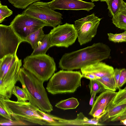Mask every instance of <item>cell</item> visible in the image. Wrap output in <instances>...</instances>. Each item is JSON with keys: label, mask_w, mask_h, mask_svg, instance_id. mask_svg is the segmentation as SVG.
<instances>
[{"label": "cell", "mask_w": 126, "mask_h": 126, "mask_svg": "<svg viewBox=\"0 0 126 126\" xmlns=\"http://www.w3.org/2000/svg\"><path fill=\"white\" fill-rule=\"evenodd\" d=\"M101 83L105 90L115 91L116 89L113 76H105L96 79Z\"/></svg>", "instance_id": "obj_22"}, {"label": "cell", "mask_w": 126, "mask_h": 126, "mask_svg": "<svg viewBox=\"0 0 126 126\" xmlns=\"http://www.w3.org/2000/svg\"><path fill=\"white\" fill-rule=\"evenodd\" d=\"M92 2L94 1H97L99 0H90Z\"/></svg>", "instance_id": "obj_39"}, {"label": "cell", "mask_w": 126, "mask_h": 126, "mask_svg": "<svg viewBox=\"0 0 126 126\" xmlns=\"http://www.w3.org/2000/svg\"><path fill=\"white\" fill-rule=\"evenodd\" d=\"M122 10L125 11L126 12V2H124L123 7Z\"/></svg>", "instance_id": "obj_37"}, {"label": "cell", "mask_w": 126, "mask_h": 126, "mask_svg": "<svg viewBox=\"0 0 126 126\" xmlns=\"http://www.w3.org/2000/svg\"><path fill=\"white\" fill-rule=\"evenodd\" d=\"M119 90L113 100L112 106L126 103V90L121 88Z\"/></svg>", "instance_id": "obj_27"}, {"label": "cell", "mask_w": 126, "mask_h": 126, "mask_svg": "<svg viewBox=\"0 0 126 126\" xmlns=\"http://www.w3.org/2000/svg\"><path fill=\"white\" fill-rule=\"evenodd\" d=\"M109 108L104 106H101L95 111L92 116L94 118L99 119L105 113Z\"/></svg>", "instance_id": "obj_32"}, {"label": "cell", "mask_w": 126, "mask_h": 126, "mask_svg": "<svg viewBox=\"0 0 126 126\" xmlns=\"http://www.w3.org/2000/svg\"><path fill=\"white\" fill-rule=\"evenodd\" d=\"M101 1H105L106 2L107 0H99Z\"/></svg>", "instance_id": "obj_40"}, {"label": "cell", "mask_w": 126, "mask_h": 126, "mask_svg": "<svg viewBox=\"0 0 126 126\" xmlns=\"http://www.w3.org/2000/svg\"><path fill=\"white\" fill-rule=\"evenodd\" d=\"M79 104L78 99L72 97L61 100L56 104L55 106L60 109L65 110L75 109Z\"/></svg>", "instance_id": "obj_19"}, {"label": "cell", "mask_w": 126, "mask_h": 126, "mask_svg": "<svg viewBox=\"0 0 126 126\" xmlns=\"http://www.w3.org/2000/svg\"><path fill=\"white\" fill-rule=\"evenodd\" d=\"M88 86L90 94L93 92L97 94L105 90L102 84L96 79L90 80Z\"/></svg>", "instance_id": "obj_25"}, {"label": "cell", "mask_w": 126, "mask_h": 126, "mask_svg": "<svg viewBox=\"0 0 126 126\" xmlns=\"http://www.w3.org/2000/svg\"><path fill=\"white\" fill-rule=\"evenodd\" d=\"M121 69L116 68L114 69L113 77L115 81L116 89H118V83Z\"/></svg>", "instance_id": "obj_34"}, {"label": "cell", "mask_w": 126, "mask_h": 126, "mask_svg": "<svg viewBox=\"0 0 126 126\" xmlns=\"http://www.w3.org/2000/svg\"><path fill=\"white\" fill-rule=\"evenodd\" d=\"M21 59L14 56L0 77V96L10 99L13 94L14 87L18 81L22 65Z\"/></svg>", "instance_id": "obj_6"}, {"label": "cell", "mask_w": 126, "mask_h": 126, "mask_svg": "<svg viewBox=\"0 0 126 126\" xmlns=\"http://www.w3.org/2000/svg\"><path fill=\"white\" fill-rule=\"evenodd\" d=\"M112 22L115 26L121 29L126 30V12L122 10L112 17Z\"/></svg>", "instance_id": "obj_21"}, {"label": "cell", "mask_w": 126, "mask_h": 126, "mask_svg": "<svg viewBox=\"0 0 126 126\" xmlns=\"http://www.w3.org/2000/svg\"><path fill=\"white\" fill-rule=\"evenodd\" d=\"M123 89L124 90H126V86Z\"/></svg>", "instance_id": "obj_41"}, {"label": "cell", "mask_w": 126, "mask_h": 126, "mask_svg": "<svg viewBox=\"0 0 126 126\" xmlns=\"http://www.w3.org/2000/svg\"><path fill=\"white\" fill-rule=\"evenodd\" d=\"M22 13L41 20L53 28L62 23V15L51 9L48 2L38 1L33 3Z\"/></svg>", "instance_id": "obj_7"}, {"label": "cell", "mask_w": 126, "mask_h": 126, "mask_svg": "<svg viewBox=\"0 0 126 126\" xmlns=\"http://www.w3.org/2000/svg\"><path fill=\"white\" fill-rule=\"evenodd\" d=\"M111 49L107 45L102 43H94L85 48L66 53L59 62V67L62 70H73L108 58Z\"/></svg>", "instance_id": "obj_1"}, {"label": "cell", "mask_w": 126, "mask_h": 126, "mask_svg": "<svg viewBox=\"0 0 126 126\" xmlns=\"http://www.w3.org/2000/svg\"><path fill=\"white\" fill-rule=\"evenodd\" d=\"M58 121L57 126H104L99 122V119L96 118L89 119L82 112L78 114L77 117L72 120H67L56 116Z\"/></svg>", "instance_id": "obj_15"}, {"label": "cell", "mask_w": 126, "mask_h": 126, "mask_svg": "<svg viewBox=\"0 0 126 126\" xmlns=\"http://www.w3.org/2000/svg\"><path fill=\"white\" fill-rule=\"evenodd\" d=\"M43 27L40 29L28 35L26 38V42L30 44L34 50L38 46L45 34L43 30Z\"/></svg>", "instance_id": "obj_17"}, {"label": "cell", "mask_w": 126, "mask_h": 126, "mask_svg": "<svg viewBox=\"0 0 126 126\" xmlns=\"http://www.w3.org/2000/svg\"><path fill=\"white\" fill-rule=\"evenodd\" d=\"M82 78L79 71L60 70L54 73L49 79L46 89L53 95L73 93L81 86Z\"/></svg>", "instance_id": "obj_3"}, {"label": "cell", "mask_w": 126, "mask_h": 126, "mask_svg": "<svg viewBox=\"0 0 126 126\" xmlns=\"http://www.w3.org/2000/svg\"><path fill=\"white\" fill-rule=\"evenodd\" d=\"M12 94L17 97L18 101H26L29 100L27 94L23 89L19 87L15 86L12 91Z\"/></svg>", "instance_id": "obj_24"}, {"label": "cell", "mask_w": 126, "mask_h": 126, "mask_svg": "<svg viewBox=\"0 0 126 126\" xmlns=\"http://www.w3.org/2000/svg\"><path fill=\"white\" fill-rule=\"evenodd\" d=\"M117 92L105 90L97 96L89 113L92 116L95 111L100 107L104 106L109 107L111 105Z\"/></svg>", "instance_id": "obj_16"}, {"label": "cell", "mask_w": 126, "mask_h": 126, "mask_svg": "<svg viewBox=\"0 0 126 126\" xmlns=\"http://www.w3.org/2000/svg\"><path fill=\"white\" fill-rule=\"evenodd\" d=\"M14 56L12 55H8L0 59V77L2 75L6 68Z\"/></svg>", "instance_id": "obj_29"}, {"label": "cell", "mask_w": 126, "mask_h": 126, "mask_svg": "<svg viewBox=\"0 0 126 126\" xmlns=\"http://www.w3.org/2000/svg\"><path fill=\"white\" fill-rule=\"evenodd\" d=\"M51 47L49 33L45 34L39 43L38 46L33 50L31 56L46 54V52Z\"/></svg>", "instance_id": "obj_18"}, {"label": "cell", "mask_w": 126, "mask_h": 126, "mask_svg": "<svg viewBox=\"0 0 126 126\" xmlns=\"http://www.w3.org/2000/svg\"><path fill=\"white\" fill-rule=\"evenodd\" d=\"M114 69L111 66L102 62H99L81 68V73H88L97 79L105 76H113Z\"/></svg>", "instance_id": "obj_13"}, {"label": "cell", "mask_w": 126, "mask_h": 126, "mask_svg": "<svg viewBox=\"0 0 126 126\" xmlns=\"http://www.w3.org/2000/svg\"><path fill=\"white\" fill-rule=\"evenodd\" d=\"M126 118V103L111 105L99 120V122L120 121Z\"/></svg>", "instance_id": "obj_14"}, {"label": "cell", "mask_w": 126, "mask_h": 126, "mask_svg": "<svg viewBox=\"0 0 126 126\" xmlns=\"http://www.w3.org/2000/svg\"><path fill=\"white\" fill-rule=\"evenodd\" d=\"M106 2L112 17L122 10L124 2L123 0H107Z\"/></svg>", "instance_id": "obj_20"}, {"label": "cell", "mask_w": 126, "mask_h": 126, "mask_svg": "<svg viewBox=\"0 0 126 126\" xmlns=\"http://www.w3.org/2000/svg\"><path fill=\"white\" fill-rule=\"evenodd\" d=\"M18 81L29 98V102L45 112L49 113L53 107L43 85L40 80L23 67L21 68Z\"/></svg>", "instance_id": "obj_2"}, {"label": "cell", "mask_w": 126, "mask_h": 126, "mask_svg": "<svg viewBox=\"0 0 126 126\" xmlns=\"http://www.w3.org/2000/svg\"><path fill=\"white\" fill-rule=\"evenodd\" d=\"M5 19L1 15H0V23H1Z\"/></svg>", "instance_id": "obj_38"}, {"label": "cell", "mask_w": 126, "mask_h": 126, "mask_svg": "<svg viewBox=\"0 0 126 126\" xmlns=\"http://www.w3.org/2000/svg\"><path fill=\"white\" fill-rule=\"evenodd\" d=\"M41 0H8L9 2L15 7L25 9L29 6L35 2Z\"/></svg>", "instance_id": "obj_23"}, {"label": "cell", "mask_w": 126, "mask_h": 126, "mask_svg": "<svg viewBox=\"0 0 126 126\" xmlns=\"http://www.w3.org/2000/svg\"><path fill=\"white\" fill-rule=\"evenodd\" d=\"M23 66L44 82L49 79L56 70L54 59L46 54L27 56L24 59Z\"/></svg>", "instance_id": "obj_5"}, {"label": "cell", "mask_w": 126, "mask_h": 126, "mask_svg": "<svg viewBox=\"0 0 126 126\" xmlns=\"http://www.w3.org/2000/svg\"><path fill=\"white\" fill-rule=\"evenodd\" d=\"M24 41L17 34L10 25L0 24V59L8 55H16L19 45Z\"/></svg>", "instance_id": "obj_11"}, {"label": "cell", "mask_w": 126, "mask_h": 126, "mask_svg": "<svg viewBox=\"0 0 126 126\" xmlns=\"http://www.w3.org/2000/svg\"><path fill=\"white\" fill-rule=\"evenodd\" d=\"M94 92H93L91 94V97L89 101V105L92 107L94 102V99L96 94Z\"/></svg>", "instance_id": "obj_35"}, {"label": "cell", "mask_w": 126, "mask_h": 126, "mask_svg": "<svg viewBox=\"0 0 126 126\" xmlns=\"http://www.w3.org/2000/svg\"><path fill=\"white\" fill-rule=\"evenodd\" d=\"M120 123L124 125H126V118L120 121Z\"/></svg>", "instance_id": "obj_36"}, {"label": "cell", "mask_w": 126, "mask_h": 126, "mask_svg": "<svg viewBox=\"0 0 126 126\" xmlns=\"http://www.w3.org/2000/svg\"><path fill=\"white\" fill-rule=\"evenodd\" d=\"M32 124L28 122L16 120H9L5 119H0V125L2 126H12L18 125H29Z\"/></svg>", "instance_id": "obj_26"}, {"label": "cell", "mask_w": 126, "mask_h": 126, "mask_svg": "<svg viewBox=\"0 0 126 126\" xmlns=\"http://www.w3.org/2000/svg\"><path fill=\"white\" fill-rule=\"evenodd\" d=\"M10 25L17 34L25 42L26 38L30 34L41 28L49 26L46 23L23 13L16 16Z\"/></svg>", "instance_id": "obj_8"}, {"label": "cell", "mask_w": 126, "mask_h": 126, "mask_svg": "<svg viewBox=\"0 0 126 126\" xmlns=\"http://www.w3.org/2000/svg\"><path fill=\"white\" fill-rule=\"evenodd\" d=\"M3 99L13 120L26 121L35 125H46V122L37 112L39 109L30 102L15 101L3 97Z\"/></svg>", "instance_id": "obj_4"}, {"label": "cell", "mask_w": 126, "mask_h": 126, "mask_svg": "<svg viewBox=\"0 0 126 126\" xmlns=\"http://www.w3.org/2000/svg\"><path fill=\"white\" fill-rule=\"evenodd\" d=\"M0 114L5 119L11 120H13L8 111L4 101L3 97L1 96H0Z\"/></svg>", "instance_id": "obj_30"}, {"label": "cell", "mask_w": 126, "mask_h": 126, "mask_svg": "<svg viewBox=\"0 0 126 126\" xmlns=\"http://www.w3.org/2000/svg\"><path fill=\"white\" fill-rule=\"evenodd\" d=\"M126 83V69H121L118 83V89L121 88Z\"/></svg>", "instance_id": "obj_33"}, {"label": "cell", "mask_w": 126, "mask_h": 126, "mask_svg": "<svg viewBox=\"0 0 126 126\" xmlns=\"http://www.w3.org/2000/svg\"><path fill=\"white\" fill-rule=\"evenodd\" d=\"M48 3L50 8L53 10H82L89 11L95 6L93 2L81 0H53Z\"/></svg>", "instance_id": "obj_12"}, {"label": "cell", "mask_w": 126, "mask_h": 126, "mask_svg": "<svg viewBox=\"0 0 126 126\" xmlns=\"http://www.w3.org/2000/svg\"><path fill=\"white\" fill-rule=\"evenodd\" d=\"M101 19L93 13L75 21L74 26L81 45L91 41L95 35Z\"/></svg>", "instance_id": "obj_9"}, {"label": "cell", "mask_w": 126, "mask_h": 126, "mask_svg": "<svg viewBox=\"0 0 126 126\" xmlns=\"http://www.w3.org/2000/svg\"><path fill=\"white\" fill-rule=\"evenodd\" d=\"M49 33L51 47L67 48L75 43L78 37L74 25L67 23L53 28Z\"/></svg>", "instance_id": "obj_10"}, {"label": "cell", "mask_w": 126, "mask_h": 126, "mask_svg": "<svg viewBox=\"0 0 126 126\" xmlns=\"http://www.w3.org/2000/svg\"><path fill=\"white\" fill-rule=\"evenodd\" d=\"M108 35L109 40L115 43L126 42V31L118 34L108 33Z\"/></svg>", "instance_id": "obj_28"}, {"label": "cell", "mask_w": 126, "mask_h": 126, "mask_svg": "<svg viewBox=\"0 0 126 126\" xmlns=\"http://www.w3.org/2000/svg\"><path fill=\"white\" fill-rule=\"evenodd\" d=\"M13 14V11L9 9L7 6L2 5L0 1V15L5 19L11 16Z\"/></svg>", "instance_id": "obj_31"}]
</instances>
